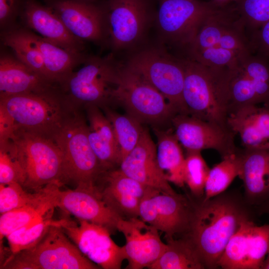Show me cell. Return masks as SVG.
I'll list each match as a JSON object with an SVG mask.
<instances>
[{
  "instance_id": "cell-33",
  "label": "cell",
  "mask_w": 269,
  "mask_h": 269,
  "mask_svg": "<svg viewBox=\"0 0 269 269\" xmlns=\"http://www.w3.org/2000/svg\"><path fill=\"white\" fill-rule=\"evenodd\" d=\"M103 108L113 126L122 162L137 145L144 128L138 120L128 114L122 115L106 106Z\"/></svg>"
},
{
  "instance_id": "cell-27",
  "label": "cell",
  "mask_w": 269,
  "mask_h": 269,
  "mask_svg": "<svg viewBox=\"0 0 269 269\" xmlns=\"http://www.w3.org/2000/svg\"><path fill=\"white\" fill-rule=\"evenodd\" d=\"M61 186L51 184L46 194L23 207L0 214V242L9 234L26 226L57 208V192Z\"/></svg>"
},
{
  "instance_id": "cell-43",
  "label": "cell",
  "mask_w": 269,
  "mask_h": 269,
  "mask_svg": "<svg viewBox=\"0 0 269 269\" xmlns=\"http://www.w3.org/2000/svg\"><path fill=\"white\" fill-rule=\"evenodd\" d=\"M261 269H269V254L264 262Z\"/></svg>"
},
{
  "instance_id": "cell-34",
  "label": "cell",
  "mask_w": 269,
  "mask_h": 269,
  "mask_svg": "<svg viewBox=\"0 0 269 269\" xmlns=\"http://www.w3.org/2000/svg\"><path fill=\"white\" fill-rule=\"evenodd\" d=\"M53 213V211L49 212L7 236L5 238L9 245L8 254H14L36 245L49 228L58 222L59 220L52 218Z\"/></svg>"
},
{
  "instance_id": "cell-24",
  "label": "cell",
  "mask_w": 269,
  "mask_h": 269,
  "mask_svg": "<svg viewBox=\"0 0 269 269\" xmlns=\"http://www.w3.org/2000/svg\"><path fill=\"white\" fill-rule=\"evenodd\" d=\"M85 107L88 139L102 169L106 171L119 167L120 150L111 122L99 106Z\"/></svg>"
},
{
  "instance_id": "cell-2",
  "label": "cell",
  "mask_w": 269,
  "mask_h": 269,
  "mask_svg": "<svg viewBox=\"0 0 269 269\" xmlns=\"http://www.w3.org/2000/svg\"><path fill=\"white\" fill-rule=\"evenodd\" d=\"M180 60L184 70L183 98L187 114L228 128L230 111L222 69L212 68L188 58Z\"/></svg>"
},
{
  "instance_id": "cell-23",
  "label": "cell",
  "mask_w": 269,
  "mask_h": 269,
  "mask_svg": "<svg viewBox=\"0 0 269 269\" xmlns=\"http://www.w3.org/2000/svg\"><path fill=\"white\" fill-rule=\"evenodd\" d=\"M23 15L27 24L39 36L67 50L80 54L82 40L70 33L51 7L28 0L24 4Z\"/></svg>"
},
{
  "instance_id": "cell-6",
  "label": "cell",
  "mask_w": 269,
  "mask_h": 269,
  "mask_svg": "<svg viewBox=\"0 0 269 269\" xmlns=\"http://www.w3.org/2000/svg\"><path fill=\"white\" fill-rule=\"evenodd\" d=\"M0 108L13 120L17 129L53 138L69 115L51 90L1 98Z\"/></svg>"
},
{
  "instance_id": "cell-44",
  "label": "cell",
  "mask_w": 269,
  "mask_h": 269,
  "mask_svg": "<svg viewBox=\"0 0 269 269\" xmlns=\"http://www.w3.org/2000/svg\"><path fill=\"white\" fill-rule=\"evenodd\" d=\"M263 207L264 209V211H266L269 214V202L264 205Z\"/></svg>"
},
{
  "instance_id": "cell-18",
  "label": "cell",
  "mask_w": 269,
  "mask_h": 269,
  "mask_svg": "<svg viewBox=\"0 0 269 269\" xmlns=\"http://www.w3.org/2000/svg\"><path fill=\"white\" fill-rule=\"evenodd\" d=\"M117 230L126 240L127 269H149L166 248V243L161 240L159 231L139 217L121 219Z\"/></svg>"
},
{
  "instance_id": "cell-15",
  "label": "cell",
  "mask_w": 269,
  "mask_h": 269,
  "mask_svg": "<svg viewBox=\"0 0 269 269\" xmlns=\"http://www.w3.org/2000/svg\"><path fill=\"white\" fill-rule=\"evenodd\" d=\"M171 123L174 134L186 151L212 149L222 157L236 152L234 134L228 128L185 114H177Z\"/></svg>"
},
{
  "instance_id": "cell-29",
  "label": "cell",
  "mask_w": 269,
  "mask_h": 269,
  "mask_svg": "<svg viewBox=\"0 0 269 269\" xmlns=\"http://www.w3.org/2000/svg\"><path fill=\"white\" fill-rule=\"evenodd\" d=\"M41 52L48 80L51 82H64L81 61L82 56L63 48L33 33Z\"/></svg>"
},
{
  "instance_id": "cell-17",
  "label": "cell",
  "mask_w": 269,
  "mask_h": 269,
  "mask_svg": "<svg viewBox=\"0 0 269 269\" xmlns=\"http://www.w3.org/2000/svg\"><path fill=\"white\" fill-rule=\"evenodd\" d=\"M147 187L119 167L104 172L95 184L103 200L123 219L139 217V205Z\"/></svg>"
},
{
  "instance_id": "cell-28",
  "label": "cell",
  "mask_w": 269,
  "mask_h": 269,
  "mask_svg": "<svg viewBox=\"0 0 269 269\" xmlns=\"http://www.w3.org/2000/svg\"><path fill=\"white\" fill-rule=\"evenodd\" d=\"M157 143L156 154L160 168L167 180L179 187L185 185L184 157L181 144L171 129L162 130L154 128Z\"/></svg>"
},
{
  "instance_id": "cell-14",
  "label": "cell",
  "mask_w": 269,
  "mask_h": 269,
  "mask_svg": "<svg viewBox=\"0 0 269 269\" xmlns=\"http://www.w3.org/2000/svg\"><path fill=\"white\" fill-rule=\"evenodd\" d=\"M269 254V224L244 221L227 244L218 263L224 269H261Z\"/></svg>"
},
{
  "instance_id": "cell-41",
  "label": "cell",
  "mask_w": 269,
  "mask_h": 269,
  "mask_svg": "<svg viewBox=\"0 0 269 269\" xmlns=\"http://www.w3.org/2000/svg\"><path fill=\"white\" fill-rule=\"evenodd\" d=\"M19 0H0V21L1 25L10 21L15 14Z\"/></svg>"
},
{
  "instance_id": "cell-31",
  "label": "cell",
  "mask_w": 269,
  "mask_h": 269,
  "mask_svg": "<svg viewBox=\"0 0 269 269\" xmlns=\"http://www.w3.org/2000/svg\"><path fill=\"white\" fill-rule=\"evenodd\" d=\"M3 42L13 51L19 60L49 81L32 32L22 29L10 31L4 35Z\"/></svg>"
},
{
  "instance_id": "cell-20",
  "label": "cell",
  "mask_w": 269,
  "mask_h": 269,
  "mask_svg": "<svg viewBox=\"0 0 269 269\" xmlns=\"http://www.w3.org/2000/svg\"><path fill=\"white\" fill-rule=\"evenodd\" d=\"M119 168L146 187L169 193H176L159 165L156 146L146 128H144L138 143L122 160Z\"/></svg>"
},
{
  "instance_id": "cell-16",
  "label": "cell",
  "mask_w": 269,
  "mask_h": 269,
  "mask_svg": "<svg viewBox=\"0 0 269 269\" xmlns=\"http://www.w3.org/2000/svg\"><path fill=\"white\" fill-rule=\"evenodd\" d=\"M104 12L113 46L124 48L134 44L142 36L150 5L149 0H109Z\"/></svg>"
},
{
  "instance_id": "cell-4",
  "label": "cell",
  "mask_w": 269,
  "mask_h": 269,
  "mask_svg": "<svg viewBox=\"0 0 269 269\" xmlns=\"http://www.w3.org/2000/svg\"><path fill=\"white\" fill-rule=\"evenodd\" d=\"M52 225L33 247L9 254L0 263L1 269H97L60 225Z\"/></svg>"
},
{
  "instance_id": "cell-1",
  "label": "cell",
  "mask_w": 269,
  "mask_h": 269,
  "mask_svg": "<svg viewBox=\"0 0 269 269\" xmlns=\"http://www.w3.org/2000/svg\"><path fill=\"white\" fill-rule=\"evenodd\" d=\"M248 218L243 204L223 193L194 206L185 236L194 246L206 268H218L229 241Z\"/></svg>"
},
{
  "instance_id": "cell-22",
  "label": "cell",
  "mask_w": 269,
  "mask_h": 269,
  "mask_svg": "<svg viewBox=\"0 0 269 269\" xmlns=\"http://www.w3.org/2000/svg\"><path fill=\"white\" fill-rule=\"evenodd\" d=\"M227 124L246 149H269V107L249 105L231 111Z\"/></svg>"
},
{
  "instance_id": "cell-11",
  "label": "cell",
  "mask_w": 269,
  "mask_h": 269,
  "mask_svg": "<svg viewBox=\"0 0 269 269\" xmlns=\"http://www.w3.org/2000/svg\"><path fill=\"white\" fill-rule=\"evenodd\" d=\"M120 68L109 58H94L64 80L73 100L87 105L106 107L113 101L118 86Z\"/></svg>"
},
{
  "instance_id": "cell-13",
  "label": "cell",
  "mask_w": 269,
  "mask_h": 269,
  "mask_svg": "<svg viewBox=\"0 0 269 269\" xmlns=\"http://www.w3.org/2000/svg\"><path fill=\"white\" fill-rule=\"evenodd\" d=\"M60 225L80 252L104 269H120L127 260L124 246L118 245L106 228L85 220L61 218Z\"/></svg>"
},
{
  "instance_id": "cell-7",
  "label": "cell",
  "mask_w": 269,
  "mask_h": 269,
  "mask_svg": "<svg viewBox=\"0 0 269 269\" xmlns=\"http://www.w3.org/2000/svg\"><path fill=\"white\" fill-rule=\"evenodd\" d=\"M222 78L229 113L245 105L269 103V56L246 54L222 69Z\"/></svg>"
},
{
  "instance_id": "cell-21",
  "label": "cell",
  "mask_w": 269,
  "mask_h": 269,
  "mask_svg": "<svg viewBox=\"0 0 269 269\" xmlns=\"http://www.w3.org/2000/svg\"><path fill=\"white\" fill-rule=\"evenodd\" d=\"M51 8L76 38L93 41L102 38L104 10L91 0H58Z\"/></svg>"
},
{
  "instance_id": "cell-26",
  "label": "cell",
  "mask_w": 269,
  "mask_h": 269,
  "mask_svg": "<svg viewBox=\"0 0 269 269\" xmlns=\"http://www.w3.org/2000/svg\"><path fill=\"white\" fill-rule=\"evenodd\" d=\"M242 179L248 201L263 206L269 202V149L242 152Z\"/></svg>"
},
{
  "instance_id": "cell-12",
  "label": "cell",
  "mask_w": 269,
  "mask_h": 269,
  "mask_svg": "<svg viewBox=\"0 0 269 269\" xmlns=\"http://www.w3.org/2000/svg\"><path fill=\"white\" fill-rule=\"evenodd\" d=\"M193 209L182 195L147 187L139 205V218L164 233L167 241L187 234Z\"/></svg>"
},
{
  "instance_id": "cell-40",
  "label": "cell",
  "mask_w": 269,
  "mask_h": 269,
  "mask_svg": "<svg viewBox=\"0 0 269 269\" xmlns=\"http://www.w3.org/2000/svg\"><path fill=\"white\" fill-rule=\"evenodd\" d=\"M16 130L12 119L0 108V145L6 143L13 136Z\"/></svg>"
},
{
  "instance_id": "cell-32",
  "label": "cell",
  "mask_w": 269,
  "mask_h": 269,
  "mask_svg": "<svg viewBox=\"0 0 269 269\" xmlns=\"http://www.w3.org/2000/svg\"><path fill=\"white\" fill-rule=\"evenodd\" d=\"M242 152H236L223 157L210 169L205 186L203 201L223 193L241 173Z\"/></svg>"
},
{
  "instance_id": "cell-38",
  "label": "cell",
  "mask_w": 269,
  "mask_h": 269,
  "mask_svg": "<svg viewBox=\"0 0 269 269\" xmlns=\"http://www.w3.org/2000/svg\"><path fill=\"white\" fill-rule=\"evenodd\" d=\"M0 184L24 183V173L10 141L0 145Z\"/></svg>"
},
{
  "instance_id": "cell-30",
  "label": "cell",
  "mask_w": 269,
  "mask_h": 269,
  "mask_svg": "<svg viewBox=\"0 0 269 269\" xmlns=\"http://www.w3.org/2000/svg\"><path fill=\"white\" fill-rule=\"evenodd\" d=\"M205 266L191 241L184 236L167 241L166 247L150 269H202Z\"/></svg>"
},
{
  "instance_id": "cell-9",
  "label": "cell",
  "mask_w": 269,
  "mask_h": 269,
  "mask_svg": "<svg viewBox=\"0 0 269 269\" xmlns=\"http://www.w3.org/2000/svg\"><path fill=\"white\" fill-rule=\"evenodd\" d=\"M157 90L178 114H187L183 98L184 70L180 59L155 49L133 55L127 66Z\"/></svg>"
},
{
  "instance_id": "cell-5",
  "label": "cell",
  "mask_w": 269,
  "mask_h": 269,
  "mask_svg": "<svg viewBox=\"0 0 269 269\" xmlns=\"http://www.w3.org/2000/svg\"><path fill=\"white\" fill-rule=\"evenodd\" d=\"M63 157L64 183L93 187L104 172L88 136V124L79 114L69 115L53 136Z\"/></svg>"
},
{
  "instance_id": "cell-19",
  "label": "cell",
  "mask_w": 269,
  "mask_h": 269,
  "mask_svg": "<svg viewBox=\"0 0 269 269\" xmlns=\"http://www.w3.org/2000/svg\"><path fill=\"white\" fill-rule=\"evenodd\" d=\"M57 208L77 219L102 226L111 233L117 230L122 218L110 208L94 187L77 186L57 192Z\"/></svg>"
},
{
  "instance_id": "cell-10",
  "label": "cell",
  "mask_w": 269,
  "mask_h": 269,
  "mask_svg": "<svg viewBox=\"0 0 269 269\" xmlns=\"http://www.w3.org/2000/svg\"><path fill=\"white\" fill-rule=\"evenodd\" d=\"M222 6L212 0H160L157 22L168 40L187 50L205 20Z\"/></svg>"
},
{
  "instance_id": "cell-36",
  "label": "cell",
  "mask_w": 269,
  "mask_h": 269,
  "mask_svg": "<svg viewBox=\"0 0 269 269\" xmlns=\"http://www.w3.org/2000/svg\"><path fill=\"white\" fill-rule=\"evenodd\" d=\"M210 168L200 151H188L185 159V184L196 197H204L205 186Z\"/></svg>"
},
{
  "instance_id": "cell-37",
  "label": "cell",
  "mask_w": 269,
  "mask_h": 269,
  "mask_svg": "<svg viewBox=\"0 0 269 269\" xmlns=\"http://www.w3.org/2000/svg\"><path fill=\"white\" fill-rule=\"evenodd\" d=\"M234 3L249 37L269 20V0H236Z\"/></svg>"
},
{
  "instance_id": "cell-45",
  "label": "cell",
  "mask_w": 269,
  "mask_h": 269,
  "mask_svg": "<svg viewBox=\"0 0 269 269\" xmlns=\"http://www.w3.org/2000/svg\"><path fill=\"white\" fill-rule=\"evenodd\" d=\"M266 106H268L269 107V103H268L267 105H266Z\"/></svg>"
},
{
  "instance_id": "cell-25",
  "label": "cell",
  "mask_w": 269,
  "mask_h": 269,
  "mask_svg": "<svg viewBox=\"0 0 269 269\" xmlns=\"http://www.w3.org/2000/svg\"><path fill=\"white\" fill-rule=\"evenodd\" d=\"M52 82L46 80L17 58H0V97L51 91Z\"/></svg>"
},
{
  "instance_id": "cell-42",
  "label": "cell",
  "mask_w": 269,
  "mask_h": 269,
  "mask_svg": "<svg viewBox=\"0 0 269 269\" xmlns=\"http://www.w3.org/2000/svg\"><path fill=\"white\" fill-rule=\"evenodd\" d=\"M215 3L220 5H225L232 2H234L236 0H212Z\"/></svg>"
},
{
  "instance_id": "cell-35",
  "label": "cell",
  "mask_w": 269,
  "mask_h": 269,
  "mask_svg": "<svg viewBox=\"0 0 269 269\" xmlns=\"http://www.w3.org/2000/svg\"><path fill=\"white\" fill-rule=\"evenodd\" d=\"M50 184L30 192L17 182L0 184V214L31 204L44 196Z\"/></svg>"
},
{
  "instance_id": "cell-39",
  "label": "cell",
  "mask_w": 269,
  "mask_h": 269,
  "mask_svg": "<svg viewBox=\"0 0 269 269\" xmlns=\"http://www.w3.org/2000/svg\"><path fill=\"white\" fill-rule=\"evenodd\" d=\"M253 52L269 56V20L250 37Z\"/></svg>"
},
{
  "instance_id": "cell-8",
  "label": "cell",
  "mask_w": 269,
  "mask_h": 269,
  "mask_svg": "<svg viewBox=\"0 0 269 269\" xmlns=\"http://www.w3.org/2000/svg\"><path fill=\"white\" fill-rule=\"evenodd\" d=\"M113 102L142 124L155 126L171 122L178 114L157 90L127 66L120 68Z\"/></svg>"
},
{
  "instance_id": "cell-3",
  "label": "cell",
  "mask_w": 269,
  "mask_h": 269,
  "mask_svg": "<svg viewBox=\"0 0 269 269\" xmlns=\"http://www.w3.org/2000/svg\"><path fill=\"white\" fill-rule=\"evenodd\" d=\"M10 141L23 171L25 189L36 191L49 184H65L62 155L53 138L17 129Z\"/></svg>"
}]
</instances>
